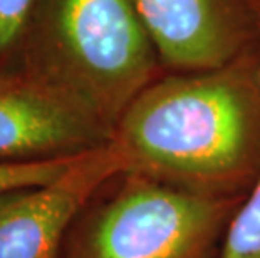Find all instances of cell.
I'll return each instance as SVG.
<instances>
[{"label":"cell","mask_w":260,"mask_h":258,"mask_svg":"<svg viewBox=\"0 0 260 258\" xmlns=\"http://www.w3.org/2000/svg\"><path fill=\"white\" fill-rule=\"evenodd\" d=\"M167 72L218 69L258 41L257 0H135Z\"/></svg>","instance_id":"5b68a950"},{"label":"cell","mask_w":260,"mask_h":258,"mask_svg":"<svg viewBox=\"0 0 260 258\" xmlns=\"http://www.w3.org/2000/svg\"><path fill=\"white\" fill-rule=\"evenodd\" d=\"M36 0H0V70L15 72L25 24Z\"/></svg>","instance_id":"9c48e42d"},{"label":"cell","mask_w":260,"mask_h":258,"mask_svg":"<svg viewBox=\"0 0 260 258\" xmlns=\"http://www.w3.org/2000/svg\"><path fill=\"white\" fill-rule=\"evenodd\" d=\"M242 198L195 195L119 174L113 193L79 225L66 258H217Z\"/></svg>","instance_id":"3957f363"},{"label":"cell","mask_w":260,"mask_h":258,"mask_svg":"<svg viewBox=\"0 0 260 258\" xmlns=\"http://www.w3.org/2000/svg\"><path fill=\"white\" fill-rule=\"evenodd\" d=\"M111 138V129L56 92L0 70V161L76 156Z\"/></svg>","instance_id":"8992f818"},{"label":"cell","mask_w":260,"mask_h":258,"mask_svg":"<svg viewBox=\"0 0 260 258\" xmlns=\"http://www.w3.org/2000/svg\"><path fill=\"white\" fill-rule=\"evenodd\" d=\"M15 72L114 131L133 99L167 70L135 0H36Z\"/></svg>","instance_id":"7a4b0ae2"},{"label":"cell","mask_w":260,"mask_h":258,"mask_svg":"<svg viewBox=\"0 0 260 258\" xmlns=\"http://www.w3.org/2000/svg\"><path fill=\"white\" fill-rule=\"evenodd\" d=\"M119 174L108 142L79 155L51 183L0 195V258H57L71 223Z\"/></svg>","instance_id":"277c9868"},{"label":"cell","mask_w":260,"mask_h":258,"mask_svg":"<svg viewBox=\"0 0 260 258\" xmlns=\"http://www.w3.org/2000/svg\"><path fill=\"white\" fill-rule=\"evenodd\" d=\"M258 65L260 39L223 67L153 81L114 126L121 174L242 198L260 176Z\"/></svg>","instance_id":"6da1fadb"},{"label":"cell","mask_w":260,"mask_h":258,"mask_svg":"<svg viewBox=\"0 0 260 258\" xmlns=\"http://www.w3.org/2000/svg\"><path fill=\"white\" fill-rule=\"evenodd\" d=\"M257 14H258V39H260V0H257ZM258 72H260V65H258Z\"/></svg>","instance_id":"30bf717a"},{"label":"cell","mask_w":260,"mask_h":258,"mask_svg":"<svg viewBox=\"0 0 260 258\" xmlns=\"http://www.w3.org/2000/svg\"><path fill=\"white\" fill-rule=\"evenodd\" d=\"M217 258H260V176L237 205Z\"/></svg>","instance_id":"52a82bcc"},{"label":"cell","mask_w":260,"mask_h":258,"mask_svg":"<svg viewBox=\"0 0 260 258\" xmlns=\"http://www.w3.org/2000/svg\"><path fill=\"white\" fill-rule=\"evenodd\" d=\"M77 156L79 155L39 161H0V195L51 183L68 171Z\"/></svg>","instance_id":"ba28073f"}]
</instances>
